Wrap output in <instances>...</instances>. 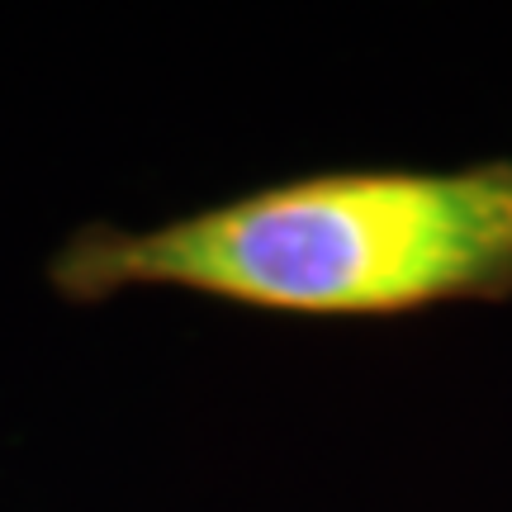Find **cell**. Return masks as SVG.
Instances as JSON below:
<instances>
[{
	"label": "cell",
	"mask_w": 512,
	"mask_h": 512,
	"mask_svg": "<svg viewBox=\"0 0 512 512\" xmlns=\"http://www.w3.org/2000/svg\"><path fill=\"white\" fill-rule=\"evenodd\" d=\"M67 304L185 290L233 309L370 323L512 299V157L318 166L152 228L81 223L48 256Z\"/></svg>",
	"instance_id": "cell-1"
}]
</instances>
